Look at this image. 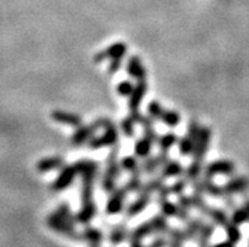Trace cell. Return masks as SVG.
<instances>
[{"label": "cell", "mask_w": 249, "mask_h": 247, "mask_svg": "<svg viewBox=\"0 0 249 247\" xmlns=\"http://www.w3.org/2000/svg\"><path fill=\"white\" fill-rule=\"evenodd\" d=\"M187 179L186 178H178L177 179L175 183H172V184L170 185V192L172 196H180V194H182L183 192H185V189H186V185H187Z\"/></svg>", "instance_id": "39"}, {"label": "cell", "mask_w": 249, "mask_h": 247, "mask_svg": "<svg viewBox=\"0 0 249 247\" xmlns=\"http://www.w3.org/2000/svg\"><path fill=\"white\" fill-rule=\"evenodd\" d=\"M234 172H235V164L233 162L220 159L214 160V162L204 166L202 175L209 177V178H214L215 175H231Z\"/></svg>", "instance_id": "7"}, {"label": "cell", "mask_w": 249, "mask_h": 247, "mask_svg": "<svg viewBox=\"0 0 249 247\" xmlns=\"http://www.w3.org/2000/svg\"><path fill=\"white\" fill-rule=\"evenodd\" d=\"M243 207H244V210L247 211V213H248V216H249V197L244 198V200H243Z\"/></svg>", "instance_id": "45"}, {"label": "cell", "mask_w": 249, "mask_h": 247, "mask_svg": "<svg viewBox=\"0 0 249 247\" xmlns=\"http://www.w3.org/2000/svg\"><path fill=\"white\" fill-rule=\"evenodd\" d=\"M168 245V240L163 237V235H156V237L151 241V246H166Z\"/></svg>", "instance_id": "44"}, {"label": "cell", "mask_w": 249, "mask_h": 247, "mask_svg": "<svg viewBox=\"0 0 249 247\" xmlns=\"http://www.w3.org/2000/svg\"><path fill=\"white\" fill-rule=\"evenodd\" d=\"M224 231L225 235H227V240H229L233 245L238 244V242L240 241V238H242V232H240L239 230V226H237L235 223L229 221V222L224 226Z\"/></svg>", "instance_id": "32"}, {"label": "cell", "mask_w": 249, "mask_h": 247, "mask_svg": "<svg viewBox=\"0 0 249 247\" xmlns=\"http://www.w3.org/2000/svg\"><path fill=\"white\" fill-rule=\"evenodd\" d=\"M160 121H162L164 125L170 126V128H176L180 125L181 116L180 114L175 111V110H163Z\"/></svg>", "instance_id": "29"}, {"label": "cell", "mask_w": 249, "mask_h": 247, "mask_svg": "<svg viewBox=\"0 0 249 247\" xmlns=\"http://www.w3.org/2000/svg\"><path fill=\"white\" fill-rule=\"evenodd\" d=\"M136 121L133 120L132 116L128 115L120 121V130H122L125 138L132 139L134 138V134H136Z\"/></svg>", "instance_id": "34"}, {"label": "cell", "mask_w": 249, "mask_h": 247, "mask_svg": "<svg viewBox=\"0 0 249 247\" xmlns=\"http://www.w3.org/2000/svg\"><path fill=\"white\" fill-rule=\"evenodd\" d=\"M206 217H209V218L212 219V222H214L216 226H220L223 229H224V226L231 221V217L228 216L227 212H225L224 210H221V208H218V207L214 206L209 207Z\"/></svg>", "instance_id": "22"}, {"label": "cell", "mask_w": 249, "mask_h": 247, "mask_svg": "<svg viewBox=\"0 0 249 247\" xmlns=\"http://www.w3.org/2000/svg\"><path fill=\"white\" fill-rule=\"evenodd\" d=\"M142 175L143 173H133V174H130V178L128 179V181L124 185L128 193H139L143 185Z\"/></svg>", "instance_id": "33"}, {"label": "cell", "mask_w": 249, "mask_h": 247, "mask_svg": "<svg viewBox=\"0 0 249 247\" xmlns=\"http://www.w3.org/2000/svg\"><path fill=\"white\" fill-rule=\"evenodd\" d=\"M81 241H85L90 246H99L104 241V235L94 226L85 225V229L81 232Z\"/></svg>", "instance_id": "17"}, {"label": "cell", "mask_w": 249, "mask_h": 247, "mask_svg": "<svg viewBox=\"0 0 249 247\" xmlns=\"http://www.w3.org/2000/svg\"><path fill=\"white\" fill-rule=\"evenodd\" d=\"M139 125L142 126L143 129V135H144L145 138H148L149 140L153 141V143H157V139H158V135L156 132V129H155V120L149 117L148 115L147 116H143L142 121Z\"/></svg>", "instance_id": "26"}, {"label": "cell", "mask_w": 249, "mask_h": 247, "mask_svg": "<svg viewBox=\"0 0 249 247\" xmlns=\"http://www.w3.org/2000/svg\"><path fill=\"white\" fill-rule=\"evenodd\" d=\"M168 236V245L170 246H182L185 242L187 241L186 235H185V231L181 229H177V227H171L170 231L167 232Z\"/></svg>", "instance_id": "28"}, {"label": "cell", "mask_w": 249, "mask_h": 247, "mask_svg": "<svg viewBox=\"0 0 249 247\" xmlns=\"http://www.w3.org/2000/svg\"><path fill=\"white\" fill-rule=\"evenodd\" d=\"M114 122L107 117H99L89 125H80L75 129L72 136H71V144L73 147H81L88 144V141L95 135V132L100 129H107V126L113 125Z\"/></svg>", "instance_id": "2"}, {"label": "cell", "mask_w": 249, "mask_h": 247, "mask_svg": "<svg viewBox=\"0 0 249 247\" xmlns=\"http://www.w3.org/2000/svg\"><path fill=\"white\" fill-rule=\"evenodd\" d=\"M231 221L233 223H235L237 226H242L244 223L249 222V216L247 211L244 210V207H235L231 212Z\"/></svg>", "instance_id": "37"}, {"label": "cell", "mask_w": 249, "mask_h": 247, "mask_svg": "<svg viewBox=\"0 0 249 247\" xmlns=\"http://www.w3.org/2000/svg\"><path fill=\"white\" fill-rule=\"evenodd\" d=\"M177 145H178V151H180L181 155H182V157H189V155H191V154L194 153L196 141L193 140L191 138H189V136L185 134V136L178 139Z\"/></svg>", "instance_id": "30"}, {"label": "cell", "mask_w": 249, "mask_h": 247, "mask_svg": "<svg viewBox=\"0 0 249 247\" xmlns=\"http://www.w3.org/2000/svg\"><path fill=\"white\" fill-rule=\"evenodd\" d=\"M120 168L124 172H128L130 174L133 173H143L142 166L139 165L138 158L136 155H125L120 159Z\"/></svg>", "instance_id": "24"}, {"label": "cell", "mask_w": 249, "mask_h": 247, "mask_svg": "<svg viewBox=\"0 0 249 247\" xmlns=\"http://www.w3.org/2000/svg\"><path fill=\"white\" fill-rule=\"evenodd\" d=\"M152 200V194H145V193H139L138 197L133 200L129 206L126 207L125 210V217L128 218H134L138 214L145 211V208L149 206Z\"/></svg>", "instance_id": "12"}, {"label": "cell", "mask_w": 249, "mask_h": 247, "mask_svg": "<svg viewBox=\"0 0 249 247\" xmlns=\"http://www.w3.org/2000/svg\"><path fill=\"white\" fill-rule=\"evenodd\" d=\"M177 141H178V136L174 132H170L158 136L157 144L160 147V150L170 151V149H172L177 144Z\"/></svg>", "instance_id": "27"}, {"label": "cell", "mask_w": 249, "mask_h": 247, "mask_svg": "<svg viewBox=\"0 0 249 247\" xmlns=\"http://www.w3.org/2000/svg\"><path fill=\"white\" fill-rule=\"evenodd\" d=\"M163 185H164V178H162L161 175H158V177L151 178L149 181H147L145 183H143V185H142V188H141L139 193H145V194L157 193L160 189H162V187H163Z\"/></svg>", "instance_id": "25"}, {"label": "cell", "mask_w": 249, "mask_h": 247, "mask_svg": "<svg viewBox=\"0 0 249 247\" xmlns=\"http://www.w3.org/2000/svg\"><path fill=\"white\" fill-rule=\"evenodd\" d=\"M46 222H47V226L50 227V230L57 232V233H60V235L66 236L70 240H75V241H80L81 240V232L76 230L75 225H71V223H69L63 218H61L56 212L48 214Z\"/></svg>", "instance_id": "3"}, {"label": "cell", "mask_w": 249, "mask_h": 247, "mask_svg": "<svg viewBox=\"0 0 249 247\" xmlns=\"http://www.w3.org/2000/svg\"><path fill=\"white\" fill-rule=\"evenodd\" d=\"M126 50H128V47L124 42H115L111 46L95 54L94 62L101 63L107 60H113V58H124Z\"/></svg>", "instance_id": "9"}, {"label": "cell", "mask_w": 249, "mask_h": 247, "mask_svg": "<svg viewBox=\"0 0 249 247\" xmlns=\"http://www.w3.org/2000/svg\"><path fill=\"white\" fill-rule=\"evenodd\" d=\"M128 235H129V232H128V227L125 223H118L109 233V242L111 245H119L125 241Z\"/></svg>", "instance_id": "23"}, {"label": "cell", "mask_w": 249, "mask_h": 247, "mask_svg": "<svg viewBox=\"0 0 249 247\" xmlns=\"http://www.w3.org/2000/svg\"><path fill=\"white\" fill-rule=\"evenodd\" d=\"M122 172L120 168V160H119V145L110 148L109 155L107 158V165H105V177L109 178L118 179Z\"/></svg>", "instance_id": "10"}, {"label": "cell", "mask_w": 249, "mask_h": 247, "mask_svg": "<svg viewBox=\"0 0 249 247\" xmlns=\"http://www.w3.org/2000/svg\"><path fill=\"white\" fill-rule=\"evenodd\" d=\"M54 212H56L57 214L61 217V218H63L65 221H67L69 223H71V225L76 226V223H77L76 222L75 214H73L72 211H71V208H70V206L67 203L58 204V207H57Z\"/></svg>", "instance_id": "36"}, {"label": "cell", "mask_w": 249, "mask_h": 247, "mask_svg": "<svg viewBox=\"0 0 249 247\" xmlns=\"http://www.w3.org/2000/svg\"><path fill=\"white\" fill-rule=\"evenodd\" d=\"M163 110L164 109L161 103L158 102V101L153 100L151 101V102H148V105H147V115H148L149 117H152L155 121L156 120L160 121V117H161Z\"/></svg>", "instance_id": "38"}, {"label": "cell", "mask_w": 249, "mask_h": 247, "mask_svg": "<svg viewBox=\"0 0 249 247\" xmlns=\"http://www.w3.org/2000/svg\"><path fill=\"white\" fill-rule=\"evenodd\" d=\"M148 221L151 223L153 235H167V232L170 231L171 226L168 223V218L166 216H163L162 213L155 214Z\"/></svg>", "instance_id": "20"}, {"label": "cell", "mask_w": 249, "mask_h": 247, "mask_svg": "<svg viewBox=\"0 0 249 247\" xmlns=\"http://www.w3.org/2000/svg\"><path fill=\"white\" fill-rule=\"evenodd\" d=\"M212 130L206 126H202L200 129V134L197 141H196L195 149L193 153V162L189 164L186 169H185V178L189 181H194L199 178L202 174L204 170V163H205L206 153L210 147V141H212Z\"/></svg>", "instance_id": "1"}, {"label": "cell", "mask_w": 249, "mask_h": 247, "mask_svg": "<svg viewBox=\"0 0 249 247\" xmlns=\"http://www.w3.org/2000/svg\"><path fill=\"white\" fill-rule=\"evenodd\" d=\"M249 188V179L243 175H239V177H233L229 181L223 185V189H224L225 196H233V194L238 193H244L246 191H248Z\"/></svg>", "instance_id": "15"}, {"label": "cell", "mask_w": 249, "mask_h": 247, "mask_svg": "<svg viewBox=\"0 0 249 247\" xmlns=\"http://www.w3.org/2000/svg\"><path fill=\"white\" fill-rule=\"evenodd\" d=\"M96 216V204L89 203V204H81L79 212L76 213V222L80 225H89L92 219Z\"/></svg>", "instance_id": "19"}, {"label": "cell", "mask_w": 249, "mask_h": 247, "mask_svg": "<svg viewBox=\"0 0 249 247\" xmlns=\"http://www.w3.org/2000/svg\"><path fill=\"white\" fill-rule=\"evenodd\" d=\"M177 204L183 208H186V210L191 211L194 210L193 207V200H191V196H186V194H180V196H177Z\"/></svg>", "instance_id": "42"}, {"label": "cell", "mask_w": 249, "mask_h": 247, "mask_svg": "<svg viewBox=\"0 0 249 247\" xmlns=\"http://www.w3.org/2000/svg\"><path fill=\"white\" fill-rule=\"evenodd\" d=\"M123 60L124 58H113V60H110L109 67H107V72L117 73L123 66Z\"/></svg>", "instance_id": "43"}, {"label": "cell", "mask_w": 249, "mask_h": 247, "mask_svg": "<svg viewBox=\"0 0 249 247\" xmlns=\"http://www.w3.org/2000/svg\"><path fill=\"white\" fill-rule=\"evenodd\" d=\"M51 119L53 121L58 122V124H63V125L71 126V128H79L82 125V117L75 113H70V111H65V110H53L51 113Z\"/></svg>", "instance_id": "11"}, {"label": "cell", "mask_w": 249, "mask_h": 247, "mask_svg": "<svg viewBox=\"0 0 249 247\" xmlns=\"http://www.w3.org/2000/svg\"><path fill=\"white\" fill-rule=\"evenodd\" d=\"M119 143V132L117 126L110 125L104 129V132L99 136H92L88 141V148L90 150H99L103 148H113Z\"/></svg>", "instance_id": "4"}, {"label": "cell", "mask_w": 249, "mask_h": 247, "mask_svg": "<svg viewBox=\"0 0 249 247\" xmlns=\"http://www.w3.org/2000/svg\"><path fill=\"white\" fill-rule=\"evenodd\" d=\"M101 188H103V191L105 193L110 194L117 188V179L109 178V177L103 175V178H101Z\"/></svg>", "instance_id": "41"}, {"label": "cell", "mask_w": 249, "mask_h": 247, "mask_svg": "<svg viewBox=\"0 0 249 247\" xmlns=\"http://www.w3.org/2000/svg\"><path fill=\"white\" fill-rule=\"evenodd\" d=\"M148 90V84L145 80H141L137 81V84H134L132 94L128 96V109H129V114H137L141 113V105L143 102L145 94Z\"/></svg>", "instance_id": "8"}, {"label": "cell", "mask_w": 249, "mask_h": 247, "mask_svg": "<svg viewBox=\"0 0 249 247\" xmlns=\"http://www.w3.org/2000/svg\"><path fill=\"white\" fill-rule=\"evenodd\" d=\"M183 173H185V169H183V165L178 160L168 159L167 163H164L161 166V173H160V175L164 179L178 178Z\"/></svg>", "instance_id": "18"}, {"label": "cell", "mask_w": 249, "mask_h": 247, "mask_svg": "<svg viewBox=\"0 0 249 247\" xmlns=\"http://www.w3.org/2000/svg\"><path fill=\"white\" fill-rule=\"evenodd\" d=\"M77 174H79V172H77L75 164H65L60 169L58 175H57L56 179L53 181L52 185H51V189L53 192L66 191L67 188L75 181Z\"/></svg>", "instance_id": "5"}, {"label": "cell", "mask_w": 249, "mask_h": 247, "mask_svg": "<svg viewBox=\"0 0 249 247\" xmlns=\"http://www.w3.org/2000/svg\"><path fill=\"white\" fill-rule=\"evenodd\" d=\"M126 196H128V191H126L125 187L115 188L110 193V197L107 198V206H105L107 214L115 216V214H119L120 212H123Z\"/></svg>", "instance_id": "6"}, {"label": "cell", "mask_w": 249, "mask_h": 247, "mask_svg": "<svg viewBox=\"0 0 249 247\" xmlns=\"http://www.w3.org/2000/svg\"><path fill=\"white\" fill-rule=\"evenodd\" d=\"M191 200H193L194 210H196L199 213H201V214L206 216V213H208L209 207L210 206L208 204V202L205 200V198H204V194L195 193V192H193V194H191Z\"/></svg>", "instance_id": "35"}, {"label": "cell", "mask_w": 249, "mask_h": 247, "mask_svg": "<svg viewBox=\"0 0 249 247\" xmlns=\"http://www.w3.org/2000/svg\"><path fill=\"white\" fill-rule=\"evenodd\" d=\"M151 235H153L151 223H149V221H145V222L141 223V225H138L130 231V233L128 235V237H129L128 241L132 246H142L143 240Z\"/></svg>", "instance_id": "14"}, {"label": "cell", "mask_w": 249, "mask_h": 247, "mask_svg": "<svg viewBox=\"0 0 249 247\" xmlns=\"http://www.w3.org/2000/svg\"><path fill=\"white\" fill-rule=\"evenodd\" d=\"M133 88H134V84L129 80H124V81H120L117 84V92L118 95H120L122 97H128L132 94Z\"/></svg>", "instance_id": "40"}, {"label": "cell", "mask_w": 249, "mask_h": 247, "mask_svg": "<svg viewBox=\"0 0 249 247\" xmlns=\"http://www.w3.org/2000/svg\"><path fill=\"white\" fill-rule=\"evenodd\" d=\"M65 159L62 157L54 155V157H47L43 159L38 160L36 164V169L39 173H48L53 172V170H60L65 165Z\"/></svg>", "instance_id": "16"}, {"label": "cell", "mask_w": 249, "mask_h": 247, "mask_svg": "<svg viewBox=\"0 0 249 247\" xmlns=\"http://www.w3.org/2000/svg\"><path fill=\"white\" fill-rule=\"evenodd\" d=\"M125 71L129 75L130 79L136 80V81L145 80V77H147V69L143 66L142 60L138 56H130L128 58Z\"/></svg>", "instance_id": "13"}, {"label": "cell", "mask_w": 249, "mask_h": 247, "mask_svg": "<svg viewBox=\"0 0 249 247\" xmlns=\"http://www.w3.org/2000/svg\"><path fill=\"white\" fill-rule=\"evenodd\" d=\"M153 141L149 140L148 138H145L143 135L142 138L137 139L134 143V155L138 159H144V158L149 157L152 153V148H153Z\"/></svg>", "instance_id": "21"}, {"label": "cell", "mask_w": 249, "mask_h": 247, "mask_svg": "<svg viewBox=\"0 0 249 247\" xmlns=\"http://www.w3.org/2000/svg\"><path fill=\"white\" fill-rule=\"evenodd\" d=\"M142 166V170L144 174H155L158 169H161V164L158 162L157 155H149V157L144 158L143 159V163L141 164Z\"/></svg>", "instance_id": "31"}]
</instances>
